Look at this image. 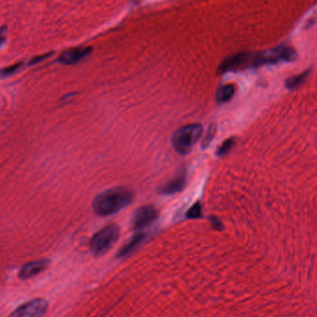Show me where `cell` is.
<instances>
[{"mask_svg": "<svg viewBox=\"0 0 317 317\" xmlns=\"http://www.w3.org/2000/svg\"><path fill=\"white\" fill-rule=\"evenodd\" d=\"M134 201L131 189L119 186L101 192L93 201V210L100 216H109L121 211Z\"/></svg>", "mask_w": 317, "mask_h": 317, "instance_id": "obj_1", "label": "cell"}, {"mask_svg": "<svg viewBox=\"0 0 317 317\" xmlns=\"http://www.w3.org/2000/svg\"><path fill=\"white\" fill-rule=\"evenodd\" d=\"M203 127L201 124H190L182 126L174 134L173 147L180 155H187L192 148L202 137Z\"/></svg>", "mask_w": 317, "mask_h": 317, "instance_id": "obj_2", "label": "cell"}, {"mask_svg": "<svg viewBox=\"0 0 317 317\" xmlns=\"http://www.w3.org/2000/svg\"><path fill=\"white\" fill-rule=\"evenodd\" d=\"M297 58L296 51L291 46L280 45L265 52L254 53L252 68L262 65H272L280 62H290Z\"/></svg>", "mask_w": 317, "mask_h": 317, "instance_id": "obj_3", "label": "cell"}, {"mask_svg": "<svg viewBox=\"0 0 317 317\" xmlns=\"http://www.w3.org/2000/svg\"><path fill=\"white\" fill-rule=\"evenodd\" d=\"M120 237V228L114 224L108 225L101 228L92 237L90 250L96 256H101L109 252L114 246Z\"/></svg>", "mask_w": 317, "mask_h": 317, "instance_id": "obj_4", "label": "cell"}, {"mask_svg": "<svg viewBox=\"0 0 317 317\" xmlns=\"http://www.w3.org/2000/svg\"><path fill=\"white\" fill-rule=\"evenodd\" d=\"M48 307V303L44 299H35L11 312L10 317H43Z\"/></svg>", "mask_w": 317, "mask_h": 317, "instance_id": "obj_5", "label": "cell"}, {"mask_svg": "<svg viewBox=\"0 0 317 317\" xmlns=\"http://www.w3.org/2000/svg\"><path fill=\"white\" fill-rule=\"evenodd\" d=\"M159 217V211L152 205H145L138 208L132 216V227L135 230H142L151 226Z\"/></svg>", "mask_w": 317, "mask_h": 317, "instance_id": "obj_6", "label": "cell"}, {"mask_svg": "<svg viewBox=\"0 0 317 317\" xmlns=\"http://www.w3.org/2000/svg\"><path fill=\"white\" fill-rule=\"evenodd\" d=\"M253 53L241 52L235 55L230 56L223 61L219 66V72L225 74L228 71L244 70L247 68H252Z\"/></svg>", "mask_w": 317, "mask_h": 317, "instance_id": "obj_7", "label": "cell"}, {"mask_svg": "<svg viewBox=\"0 0 317 317\" xmlns=\"http://www.w3.org/2000/svg\"><path fill=\"white\" fill-rule=\"evenodd\" d=\"M187 175L185 168L177 172L176 176L159 188V193L164 196H172L181 192L186 185Z\"/></svg>", "mask_w": 317, "mask_h": 317, "instance_id": "obj_8", "label": "cell"}, {"mask_svg": "<svg viewBox=\"0 0 317 317\" xmlns=\"http://www.w3.org/2000/svg\"><path fill=\"white\" fill-rule=\"evenodd\" d=\"M50 265V261L45 259H41L34 262H28L20 268L19 272V278L22 280L29 279L32 277H36L44 272Z\"/></svg>", "mask_w": 317, "mask_h": 317, "instance_id": "obj_9", "label": "cell"}, {"mask_svg": "<svg viewBox=\"0 0 317 317\" xmlns=\"http://www.w3.org/2000/svg\"><path fill=\"white\" fill-rule=\"evenodd\" d=\"M91 53L90 47H76L64 51L59 58V61L62 64L72 65L84 60Z\"/></svg>", "mask_w": 317, "mask_h": 317, "instance_id": "obj_10", "label": "cell"}, {"mask_svg": "<svg viewBox=\"0 0 317 317\" xmlns=\"http://www.w3.org/2000/svg\"><path fill=\"white\" fill-rule=\"evenodd\" d=\"M146 238L147 235L145 233H142V232L136 233V235L132 237L131 239L119 251L118 257L124 258V257L131 255L133 252H136V250L145 242Z\"/></svg>", "mask_w": 317, "mask_h": 317, "instance_id": "obj_11", "label": "cell"}, {"mask_svg": "<svg viewBox=\"0 0 317 317\" xmlns=\"http://www.w3.org/2000/svg\"><path fill=\"white\" fill-rule=\"evenodd\" d=\"M236 88L234 85L227 84L220 86L216 92V101L219 104H225L232 100L235 95Z\"/></svg>", "mask_w": 317, "mask_h": 317, "instance_id": "obj_12", "label": "cell"}, {"mask_svg": "<svg viewBox=\"0 0 317 317\" xmlns=\"http://www.w3.org/2000/svg\"><path fill=\"white\" fill-rule=\"evenodd\" d=\"M309 74H310V70H307V71L302 72L301 75L292 76L289 79H287L286 81V87H287V89H295V88H297L302 84H303L304 81L307 79Z\"/></svg>", "mask_w": 317, "mask_h": 317, "instance_id": "obj_13", "label": "cell"}, {"mask_svg": "<svg viewBox=\"0 0 317 317\" xmlns=\"http://www.w3.org/2000/svg\"><path fill=\"white\" fill-rule=\"evenodd\" d=\"M236 144L235 137H229L222 143L220 146L217 148L216 155L219 157L225 156L229 151H231L232 148Z\"/></svg>", "mask_w": 317, "mask_h": 317, "instance_id": "obj_14", "label": "cell"}, {"mask_svg": "<svg viewBox=\"0 0 317 317\" xmlns=\"http://www.w3.org/2000/svg\"><path fill=\"white\" fill-rule=\"evenodd\" d=\"M217 127L215 124H211L209 126L208 130H207L206 134L204 136V138L202 142V150H206L208 149L210 145L211 144V142L213 140L215 134H216Z\"/></svg>", "mask_w": 317, "mask_h": 317, "instance_id": "obj_15", "label": "cell"}, {"mask_svg": "<svg viewBox=\"0 0 317 317\" xmlns=\"http://www.w3.org/2000/svg\"><path fill=\"white\" fill-rule=\"evenodd\" d=\"M186 218L188 219H197L202 216V207L200 202H196L192 205L186 214Z\"/></svg>", "mask_w": 317, "mask_h": 317, "instance_id": "obj_16", "label": "cell"}, {"mask_svg": "<svg viewBox=\"0 0 317 317\" xmlns=\"http://www.w3.org/2000/svg\"><path fill=\"white\" fill-rule=\"evenodd\" d=\"M20 65H21V64H15V65L10 66V67H8V68L0 70V78H4V77H7V76L13 75L14 72H16L17 70H19Z\"/></svg>", "mask_w": 317, "mask_h": 317, "instance_id": "obj_17", "label": "cell"}, {"mask_svg": "<svg viewBox=\"0 0 317 317\" xmlns=\"http://www.w3.org/2000/svg\"><path fill=\"white\" fill-rule=\"evenodd\" d=\"M209 221L211 223V227H213L217 231H222L224 229V225L218 217L210 216L209 217Z\"/></svg>", "mask_w": 317, "mask_h": 317, "instance_id": "obj_18", "label": "cell"}, {"mask_svg": "<svg viewBox=\"0 0 317 317\" xmlns=\"http://www.w3.org/2000/svg\"><path fill=\"white\" fill-rule=\"evenodd\" d=\"M5 41V35H4V32L2 30H0V46L4 43Z\"/></svg>", "mask_w": 317, "mask_h": 317, "instance_id": "obj_19", "label": "cell"}]
</instances>
